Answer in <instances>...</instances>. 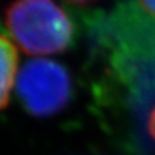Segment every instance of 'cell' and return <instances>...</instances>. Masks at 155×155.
<instances>
[{
	"label": "cell",
	"mask_w": 155,
	"mask_h": 155,
	"mask_svg": "<svg viewBox=\"0 0 155 155\" xmlns=\"http://www.w3.org/2000/svg\"><path fill=\"white\" fill-rule=\"evenodd\" d=\"M138 2L150 15L155 17V0H138Z\"/></svg>",
	"instance_id": "4"
},
{
	"label": "cell",
	"mask_w": 155,
	"mask_h": 155,
	"mask_svg": "<svg viewBox=\"0 0 155 155\" xmlns=\"http://www.w3.org/2000/svg\"><path fill=\"white\" fill-rule=\"evenodd\" d=\"M17 49L5 35H0V111L9 102L17 78Z\"/></svg>",
	"instance_id": "3"
},
{
	"label": "cell",
	"mask_w": 155,
	"mask_h": 155,
	"mask_svg": "<svg viewBox=\"0 0 155 155\" xmlns=\"http://www.w3.org/2000/svg\"><path fill=\"white\" fill-rule=\"evenodd\" d=\"M148 131H150L152 139L155 141V106H154V109L151 111L150 118H148Z\"/></svg>",
	"instance_id": "5"
},
{
	"label": "cell",
	"mask_w": 155,
	"mask_h": 155,
	"mask_svg": "<svg viewBox=\"0 0 155 155\" xmlns=\"http://www.w3.org/2000/svg\"><path fill=\"white\" fill-rule=\"evenodd\" d=\"M6 26L29 55L61 53L73 39V25L53 0H16L6 12Z\"/></svg>",
	"instance_id": "1"
},
{
	"label": "cell",
	"mask_w": 155,
	"mask_h": 155,
	"mask_svg": "<svg viewBox=\"0 0 155 155\" xmlns=\"http://www.w3.org/2000/svg\"><path fill=\"white\" fill-rule=\"evenodd\" d=\"M16 94L33 116L48 118L63 111L72 98V79L66 68L49 59H32L16 78Z\"/></svg>",
	"instance_id": "2"
},
{
	"label": "cell",
	"mask_w": 155,
	"mask_h": 155,
	"mask_svg": "<svg viewBox=\"0 0 155 155\" xmlns=\"http://www.w3.org/2000/svg\"><path fill=\"white\" fill-rule=\"evenodd\" d=\"M69 3H73V5H89V3H92L95 0H66Z\"/></svg>",
	"instance_id": "6"
}]
</instances>
